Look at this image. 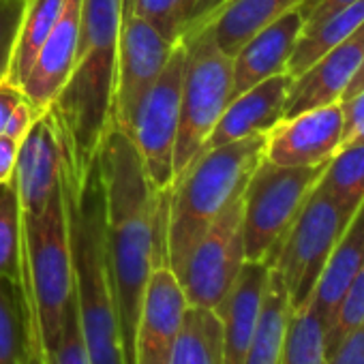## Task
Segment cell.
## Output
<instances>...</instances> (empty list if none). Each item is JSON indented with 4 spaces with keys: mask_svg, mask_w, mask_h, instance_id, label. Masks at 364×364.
Returning a JSON list of instances; mask_svg holds the SVG:
<instances>
[{
    "mask_svg": "<svg viewBox=\"0 0 364 364\" xmlns=\"http://www.w3.org/2000/svg\"><path fill=\"white\" fill-rule=\"evenodd\" d=\"M268 262H245L225 302L217 311L223 323V364H245L255 338L270 277Z\"/></svg>",
    "mask_w": 364,
    "mask_h": 364,
    "instance_id": "obj_18",
    "label": "cell"
},
{
    "mask_svg": "<svg viewBox=\"0 0 364 364\" xmlns=\"http://www.w3.org/2000/svg\"><path fill=\"white\" fill-rule=\"evenodd\" d=\"M173 43L135 14H124L118 37L114 124L127 129L137 103L165 69Z\"/></svg>",
    "mask_w": 364,
    "mask_h": 364,
    "instance_id": "obj_10",
    "label": "cell"
},
{
    "mask_svg": "<svg viewBox=\"0 0 364 364\" xmlns=\"http://www.w3.org/2000/svg\"><path fill=\"white\" fill-rule=\"evenodd\" d=\"M28 319L22 283L0 277V364H28Z\"/></svg>",
    "mask_w": 364,
    "mask_h": 364,
    "instance_id": "obj_28",
    "label": "cell"
},
{
    "mask_svg": "<svg viewBox=\"0 0 364 364\" xmlns=\"http://www.w3.org/2000/svg\"><path fill=\"white\" fill-rule=\"evenodd\" d=\"M294 77L279 73L245 90L228 103L219 122L206 139V148L232 144L257 133H268L285 116V103Z\"/></svg>",
    "mask_w": 364,
    "mask_h": 364,
    "instance_id": "obj_17",
    "label": "cell"
},
{
    "mask_svg": "<svg viewBox=\"0 0 364 364\" xmlns=\"http://www.w3.org/2000/svg\"><path fill=\"white\" fill-rule=\"evenodd\" d=\"M82 3L84 0H65L56 26L41 43L20 86L37 116L50 109L73 69L82 33Z\"/></svg>",
    "mask_w": 364,
    "mask_h": 364,
    "instance_id": "obj_13",
    "label": "cell"
},
{
    "mask_svg": "<svg viewBox=\"0 0 364 364\" xmlns=\"http://www.w3.org/2000/svg\"><path fill=\"white\" fill-rule=\"evenodd\" d=\"M304 28L302 5L277 18L262 31H257L234 56H232V92L230 101L259 82L287 73L289 56Z\"/></svg>",
    "mask_w": 364,
    "mask_h": 364,
    "instance_id": "obj_16",
    "label": "cell"
},
{
    "mask_svg": "<svg viewBox=\"0 0 364 364\" xmlns=\"http://www.w3.org/2000/svg\"><path fill=\"white\" fill-rule=\"evenodd\" d=\"M323 169L326 163L285 167L266 159L257 165L242 193V238L249 262H268L272 266L287 230Z\"/></svg>",
    "mask_w": 364,
    "mask_h": 364,
    "instance_id": "obj_6",
    "label": "cell"
},
{
    "mask_svg": "<svg viewBox=\"0 0 364 364\" xmlns=\"http://www.w3.org/2000/svg\"><path fill=\"white\" fill-rule=\"evenodd\" d=\"M124 3H127V0H122V5H124Z\"/></svg>",
    "mask_w": 364,
    "mask_h": 364,
    "instance_id": "obj_39",
    "label": "cell"
},
{
    "mask_svg": "<svg viewBox=\"0 0 364 364\" xmlns=\"http://www.w3.org/2000/svg\"><path fill=\"white\" fill-rule=\"evenodd\" d=\"M50 364H90V355H88V347H86L84 332L80 326V315H77L75 302L65 317V323L60 328V336L52 351Z\"/></svg>",
    "mask_w": 364,
    "mask_h": 364,
    "instance_id": "obj_31",
    "label": "cell"
},
{
    "mask_svg": "<svg viewBox=\"0 0 364 364\" xmlns=\"http://www.w3.org/2000/svg\"><path fill=\"white\" fill-rule=\"evenodd\" d=\"M362 323H364V264L358 270V274L353 277V281L349 283V287L345 289V294L336 306L332 326L326 334L328 355L332 353V349L338 345V341L343 336H347L351 330H355Z\"/></svg>",
    "mask_w": 364,
    "mask_h": 364,
    "instance_id": "obj_30",
    "label": "cell"
},
{
    "mask_svg": "<svg viewBox=\"0 0 364 364\" xmlns=\"http://www.w3.org/2000/svg\"><path fill=\"white\" fill-rule=\"evenodd\" d=\"M185 63L187 48L185 41H180L161 75L137 103L127 129H122L133 139L156 193H171L173 189V148L180 122Z\"/></svg>",
    "mask_w": 364,
    "mask_h": 364,
    "instance_id": "obj_8",
    "label": "cell"
},
{
    "mask_svg": "<svg viewBox=\"0 0 364 364\" xmlns=\"http://www.w3.org/2000/svg\"><path fill=\"white\" fill-rule=\"evenodd\" d=\"M326 364H364V323L338 341Z\"/></svg>",
    "mask_w": 364,
    "mask_h": 364,
    "instance_id": "obj_34",
    "label": "cell"
},
{
    "mask_svg": "<svg viewBox=\"0 0 364 364\" xmlns=\"http://www.w3.org/2000/svg\"><path fill=\"white\" fill-rule=\"evenodd\" d=\"M266 135L257 133L204 150L173 182L169 193L165 257L178 274L213 221L238 198L264 161Z\"/></svg>",
    "mask_w": 364,
    "mask_h": 364,
    "instance_id": "obj_4",
    "label": "cell"
},
{
    "mask_svg": "<svg viewBox=\"0 0 364 364\" xmlns=\"http://www.w3.org/2000/svg\"><path fill=\"white\" fill-rule=\"evenodd\" d=\"M225 0H127L124 14H135L152 24L173 46L208 26Z\"/></svg>",
    "mask_w": 364,
    "mask_h": 364,
    "instance_id": "obj_21",
    "label": "cell"
},
{
    "mask_svg": "<svg viewBox=\"0 0 364 364\" xmlns=\"http://www.w3.org/2000/svg\"><path fill=\"white\" fill-rule=\"evenodd\" d=\"M360 90H364V60H362V67L358 69V73L353 75V80L349 82V86H347V90H345V95H343V99H341V101H345V99L353 97V95H355V92H360Z\"/></svg>",
    "mask_w": 364,
    "mask_h": 364,
    "instance_id": "obj_38",
    "label": "cell"
},
{
    "mask_svg": "<svg viewBox=\"0 0 364 364\" xmlns=\"http://www.w3.org/2000/svg\"><path fill=\"white\" fill-rule=\"evenodd\" d=\"M362 60H364V24L345 41H341L338 46L330 48L323 56H319L306 71L294 77L283 118L321 105L338 103L349 82L362 67Z\"/></svg>",
    "mask_w": 364,
    "mask_h": 364,
    "instance_id": "obj_15",
    "label": "cell"
},
{
    "mask_svg": "<svg viewBox=\"0 0 364 364\" xmlns=\"http://www.w3.org/2000/svg\"><path fill=\"white\" fill-rule=\"evenodd\" d=\"M362 264H364V202L355 210L351 221L347 223L336 247L332 249V253L319 274L315 291L311 296V302L317 309V313L326 326V334L332 326L336 306H338L345 289L349 287V283L353 281V277L358 274Z\"/></svg>",
    "mask_w": 364,
    "mask_h": 364,
    "instance_id": "obj_19",
    "label": "cell"
},
{
    "mask_svg": "<svg viewBox=\"0 0 364 364\" xmlns=\"http://www.w3.org/2000/svg\"><path fill=\"white\" fill-rule=\"evenodd\" d=\"M341 107L345 118V133H343L341 148L349 144H364V90L341 101Z\"/></svg>",
    "mask_w": 364,
    "mask_h": 364,
    "instance_id": "obj_33",
    "label": "cell"
},
{
    "mask_svg": "<svg viewBox=\"0 0 364 364\" xmlns=\"http://www.w3.org/2000/svg\"><path fill=\"white\" fill-rule=\"evenodd\" d=\"M187 306L189 302L176 272L167 264L156 266L148 279L137 323V364L169 362Z\"/></svg>",
    "mask_w": 364,
    "mask_h": 364,
    "instance_id": "obj_12",
    "label": "cell"
},
{
    "mask_svg": "<svg viewBox=\"0 0 364 364\" xmlns=\"http://www.w3.org/2000/svg\"><path fill=\"white\" fill-rule=\"evenodd\" d=\"M122 0H84L82 33L67 84L50 105L63 146V171L80 185L114 127Z\"/></svg>",
    "mask_w": 364,
    "mask_h": 364,
    "instance_id": "obj_2",
    "label": "cell"
},
{
    "mask_svg": "<svg viewBox=\"0 0 364 364\" xmlns=\"http://www.w3.org/2000/svg\"><path fill=\"white\" fill-rule=\"evenodd\" d=\"M343 133L345 118L341 101L306 109L279 120L268 131L264 159L285 167L321 165L338 152Z\"/></svg>",
    "mask_w": 364,
    "mask_h": 364,
    "instance_id": "obj_11",
    "label": "cell"
},
{
    "mask_svg": "<svg viewBox=\"0 0 364 364\" xmlns=\"http://www.w3.org/2000/svg\"><path fill=\"white\" fill-rule=\"evenodd\" d=\"M353 3V0H306L302 5V11H304V26H311L315 22H319L321 18L334 14L336 9L345 7Z\"/></svg>",
    "mask_w": 364,
    "mask_h": 364,
    "instance_id": "obj_36",
    "label": "cell"
},
{
    "mask_svg": "<svg viewBox=\"0 0 364 364\" xmlns=\"http://www.w3.org/2000/svg\"><path fill=\"white\" fill-rule=\"evenodd\" d=\"M35 118H37V114H35V109H33V105L26 101V97L18 103V107L11 112V116H9V120H7V124H5V135H9L11 139H16L18 144L26 137V133H28V129L33 127V122H35Z\"/></svg>",
    "mask_w": 364,
    "mask_h": 364,
    "instance_id": "obj_35",
    "label": "cell"
},
{
    "mask_svg": "<svg viewBox=\"0 0 364 364\" xmlns=\"http://www.w3.org/2000/svg\"><path fill=\"white\" fill-rule=\"evenodd\" d=\"M362 24H364V0H353V3L336 9L334 14L321 18L319 22L304 26L289 56L287 73L291 77L300 75L330 48L338 46L349 35H353Z\"/></svg>",
    "mask_w": 364,
    "mask_h": 364,
    "instance_id": "obj_22",
    "label": "cell"
},
{
    "mask_svg": "<svg viewBox=\"0 0 364 364\" xmlns=\"http://www.w3.org/2000/svg\"><path fill=\"white\" fill-rule=\"evenodd\" d=\"M349 221L351 215L315 185L272 259L285 283L291 311L311 300L319 274Z\"/></svg>",
    "mask_w": 364,
    "mask_h": 364,
    "instance_id": "obj_7",
    "label": "cell"
},
{
    "mask_svg": "<svg viewBox=\"0 0 364 364\" xmlns=\"http://www.w3.org/2000/svg\"><path fill=\"white\" fill-rule=\"evenodd\" d=\"M167 364H223V323L217 311L187 306Z\"/></svg>",
    "mask_w": 364,
    "mask_h": 364,
    "instance_id": "obj_23",
    "label": "cell"
},
{
    "mask_svg": "<svg viewBox=\"0 0 364 364\" xmlns=\"http://www.w3.org/2000/svg\"><path fill=\"white\" fill-rule=\"evenodd\" d=\"M245 262L242 198H238L204 232L176 277L191 306L219 311Z\"/></svg>",
    "mask_w": 364,
    "mask_h": 364,
    "instance_id": "obj_9",
    "label": "cell"
},
{
    "mask_svg": "<svg viewBox=\"0 0 364 364\" xmlns=\"http://www.w3.org/2000/svg\"><path fill=\"white\" fill-rule=\"evenodd\" d=\"M63 146L50 112L35 118L26 137L20 141L16 161V182L24 215H39L60 187Z\"/></svg>",
    "mask_w": 364,
    "mask_h": 364,
    "instance_id": "obj_14",
    "label": "cell"
},
{
    "mask_svg": "<svg viewBox=\"0 0 364 364\" xmlns=\"http://www.w3.org/2000/svg\"><path fill=\"white\" fill-rule=\"evenodd\" d=\"M26 0H0V84L7 82Z\"/></svg>",
    "mask_w": 364,
    "mask_h": 364,
    "instance_id": "obj_32",
    "label": "cell"
},
{
    "mask_svg": "<svg viewBox=\"0 0 364 364\" xmlns=\"http://www.w3.org/2000/svg\"><path fill=\"white\" fill-rule=\"evenodd\" d=\"M60 185L69 223L75 304L90 364H124L107 264L105 200L99 163H92L80 185L63 171Z\"/></svg>",
    "mask_w": 364,
    "mask_h": 364,
    "instance_id": "obj_3",
    "label": "cell"
},
{
    "mask_svg": "<svg viewBox=\"0 0 364 364\" xmlns=\"http://www.w3.org/2000/svg\"><path fill=\"white\" fill-rule=\"evenodd\" d=\"M105 242L124 364H137V323L152 270L167 264L165 232L169 193H156L133 139L114 124L97 154Z\"/></svg>",
    "mask_w": 364,
    "mask_h": 364,
    "instance_id": "obj_1",
    "label": "cell"
},
{
    "mask_svg": "<svg viewBox=\"0 0 364 364\" xmlns=\"http://www.w3.org/2000/svg\"><path fill=\"white\" fill-rule=\"evenodd\" d=\"M326 326L309 300L294 309L285 328L279 364H326Z\"/></svg>",
    "mask_w": 364,
    "mask_h": 364,
    "instance_id": "obj_27",
    "label": "cell"
},
{
    "mask_svg": "<svg viewBox=\"0 0 364 364\" xmlns=\"http://www.w3.org/2000/svg\"><path fill=\"white\" fill-rule=\"evenodd\" d=\"M304 3L306 0H225L208 28L221 52L234 56L257 31Z\"/></svg>",
    "mask_w": 364,
    "mask_h": 364,
    "instance_id": "obj_20",
    "label": "cell"
},
{
    "mask_svg": "<svg viewBox=\"0 0 364 364\" xmlns=\"http://www.w3.org/2000/svg\"><path fill=\"white\" fill-rule=\"evenodd\" d=\"M63 9H65V0H26L24 3L14 60H11V71L7 77L9 84L18 88L22 86L41 43L48 39V35L56 26Z\"/></svg>",
    "mask_w": 364,
    "mask_h": 364,
    "instance_id": "obj_25",
    "label": "cell"
},
{
    "mask_svg": "<svg viewBox=\"0 0 364 364\" xmlns=\"http://www.w3.org/2000/svg\"><path fill=\"white\" fill-rule=\"evenodd\" d=\"M187 63L173 148V182L206 148V139L230 103L232 56L221 52L208 26L185 41Z\"/></svg>",
    "mask_w": 364,
    "mask_h": 364,
    "instance_id": "obj_5",
    "label": "cell"
},
{
    "mask_svg": "<svg viewBox=\"0 0 364 364\" xmlns=\"http://www.w3.org/2000/svg\"><path fill=\"white\" fill-rule=\"evenodd\" d=\"M18 150H20V144L16 139H11L5 133H0V182H5L14 176Z\"/></svg>",
    "mask_w": 364,
    "mask_h": 364,
    "instance_id": "obj_37",
    "label": "cell"
},
{
    "mask_svg": "<svg viewBox=\"0 0 364 364\" xmlns=\"http://www.w3.org/2000/svg\"><path fill=\"white\" fill-rule=\"evenodd\" d=\"M22 202L16 176L0 182V277L22 283Z\"/></svg>",
    "mask_w": 364,
    "mask_h": 364,
    "instance_id": "obj_29",
    "label": "cell"
},
{
    "mask_svg": "<svg viewBox=\"0 0 364 364\" xmlns=\"http://www.w3.org/2000/svg\"><path fill=\"white\" fill-rule=\"evenodd\" d=\"M289 315H291V304H289L285 283H283L279 270L272 266L259 323H257V332L249 347L245 364H279L281 345H283Z\"/></svg>",
    "mask_w": 364,
    "mask_h": 364,
    "instance_id": "obj_24",
    "label": "cell"
},
{
    "mask_svg": "<svg viewBox=\"0 0 364 364\" xmlns=\"http://www.w3.org/2000/svg\"><path fill=\"white\" fill-rule=\"evenodd\" d=\"M317 189L353 217L364 202V144L338 148V152L326 163Z\"/></svg>",
    "mask_w": 364,
    "mask_h": 364,
    "instance_id": "obj_26",
    "label": "cell"
}]
</instances>
